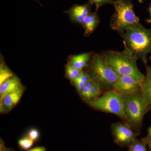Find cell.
<instances>
[{
    "label": "cell",
    "mask_w": 151,
    "mask_h": 151,
    "mask_svg": "<svg viewBox=\"0 0 151 151\" xmlns=\"http://www.w3.org/2000/svg\"><path fill=\"white\" fill-rule=\"evenodd\" d=\"M119 34L124 49L145 65L147 64V57L151 51V28H146L140 22Z\"/></svg>",
    "instance_id": "obj_1"
},
{
    "label": "cell",
    "mask_w": 151,
    "mask_h": 151,
    "mask_svg": "<svg viewBox=\"0 0 151 151\" xmlns=\"http://www.w3.org/2000/svg\"><path fill=\"white\" fill-rule=\"evenodd\" d=\"M100 54L105 64L120 77L130 76L140 81L145 78V75L138 68V60L126 49L122 51L105 50Z\"/></svg>",
    "instance_id": "obj_2"
},
{
    "label": "cell",
    "mask_w": 151,
    "mask_h": 151,
    "mask_svg": "<svg viewBox=\"0 0 151 151\" xmlns=\"http://www.w3.org/2000/svg\"><path fill=\"white\" fill-rule=\"evenodd\" d=\"M124 109V124L138 135L141 134L143 121L148 112L145 101L142 93L133 95H122Z\"/></svg>",
    "instance_id": "obj_3"
},
{
    "label": "cell",
    "mask_w": 151,
    "mask_h": 151,
    "mask_svg": "<svg viewBox=\"0 0 151 151\" xmlns=\"http://www.w3.org/2000/svg\"><path fill=\"white\" fill-rule=\"evenodd\" d=\"M86 68L90 79L104 92L113 89V84L120 77L105 64L100 53L93 52Z\"/></svg>",
    "instance_id": "obj_4"
},
{
    "label": "cell",
    "mask_w": 151,
    "mask_h": 151,
    "mask_svg": "<svg viewBox=\"0 0 151 151\" xmlns=\"http://www.w3.org/2000/svg\"><path fill=\"white\" fill-rule=\"evenodd\" d=\"M113 5L115 12L110 22L113 30L120 33L140 22L135 14L132 0H116Z\"/></svg>",
    "instance_id": "obj_5"
},
{
    "label": "cell",
    "mask_w": 151,
    "mask_h": 151,
    "mask_svg": "<svg viewBox=\"0 0 151 151\" xmlns=\"http://www.w3.org/2000/svg\"><path fill=\"white\" fill-rule=\"evenodd\" d=\"M91 107L105 113L118 116L123 121L124 109L122 95L114 89L103 92V95L88 103Z\"/></svg>",
    "instance_id": "obj_6"
},
{
    "label": "cell",
    "mask_w": 151,
    "mask_h": 151,
    "mask_svg": "<svg viewBox=\"0 0 151 151\" xmlns=\"http://www.w3.org/2000/svg\"><path fill=\"white\" fill-rule=\"evenodd\" d=\"M111 127L114 143L122 147H128L139 136L123 122L113 123Z\"/></svg>",
    "instance_id": "obj_7"
},
{
    "label": "cell",
    "mask_w": 151,
    "mask_h": 151,
    "mask_svg": "<svg viewBox=\"0 0 151 151\" xmlns=\"http://www.w3.org/2000/svg\"><path fill=\"white\" fill-rule=\"evenodd\" d=\"M140 80L130 76H121L114 83L113 89L121 95H133L140 93Z\"/></svg>",
    "instance_id": "obj_8"
},
{
    "label": "cell",
    "mask_w": 151,
    "mask_h": 151,
    "mask_svg": "<svg viewBox=\"0 0 151 151\" xmlns=\"http://www.w3.org/2000/svg\"><path fill=\"white\" fill-rule=\"evenodd\" d=\"M92 6L89 2L82 5H73L65 12L72 22L81 25L84 19L91 12Z\"/></svg>",
    "instance_id": "obj_9"
},
{
    "label": "cell",
    "mask_w": 151,
    "mask_h": 151,
    "mask_svg": "<svg viewBox=\"0 0 151 151\" xmlns=\"http://www.w3.org/2000/svg\"><path fill=\"white\" fill-rule=\"evenodd\" d=\"M146 75L141 81V91L145 101L148 111H151V66L145 65Z\"/></svg>",
    "instance_id": "obj_10"
},
{
    "label": "cell",
    "mask_w": 151,
    "mask_h": 151,
    "mask_svg": "<svg viewBox=\"0 0 151 151\" xmlns=\"http://www.w3.org/2000/svg\"><path fill=\"white\" fill-rule=\"evenodd\" d=\"M23 87L16 91L11 92L6 95L2 101L0 103L1 111H3L6 109L7 111H10L18 103L23 93Z\"/></svg>",
    "instance_id": "obj_11"
},
{
    "label": "cell",
    "mask_w": 151,
    "mask_h": 151,
    "mask_svg": "<svg viewBox=\"0 0 151 151\" xmlns=\"http://www.w3.org/2000/svg\"><path fill=\"white\" fill-rule=\"evenodd\" d=\"M100 21L97 12H90L81 24L84 30V36L87 37L91 35L99 25Z\"/></svg>",
    "instance_id": "obj_12"
},
{
    "label": "cell",
    "mask_w": 151,
    "mask_h": 151,
    "mask_svg": "<svg viewBox=\"0 0 151 151\" xmlns=\"http://www.w3.org/2000/svg\"><path fill=\"white\" fill-rule=\"evenodd\" d=\"M22 87L20 81L16 76H13L3 82L0 85V103L2 101L6 95Z\"/></svg>",
    "instance_id": "obj_13"
},
{
    "label": "cell",
    "mask_w": 151,
    "mask_h": 151,
    "mask_svg": "<svg viewBox=\"0 0 151 151\" xmlns=\"http://www.w3.org/2000/svg\"><path fill=\"white\" fill-rule=\"evenodd\" d=\"M92 52H85L69 57L68 63L80 70H83L89 63Z\"/></svg>",
    "instance_id": "obj_14"
},
{
    "label": "cell",
    "mask_w": 151,
    "mask_h": 151,
    "mask_svg": "<svg viewBox=\"0 0 151 151\" xmlns=\"http://www.w3.org/2000/svg\"><path fill=\"white\" fill-rule=\"evenodd\" d=\"M90 79V77L87 71L83 70L81 71V73L72 81V82L73 85L75 86L76 90L79 93L84 88L86 83Z\"/></svg>",
    "instance_id": "obj_15"
},
{
    "label": "cell",
    "mask_w": 151,
    "mask_h": 151,
    "mask_svg": "<svg viewBox=\"0 0 151 151\" xmlns=\"http://www.w3.org/2000/svg\"><path fill=\"white\" fill-rule=\"evenodd\" d=\"M147 146L144 141L137 138L127 147L129 151H147Z\"/></svg>",
    "instance_id": "obj_16"
},
{
    "label": "cell",
    "mask_w": 151,
    "mask_h": 151,
    "mask_svg": "<svg viewBox=\"0 0 151 151\" xmlns=\"http://www.w3.org/2000/svg\"><path fill=\"white\" fill-rule=\"evenodd\" d=\"M103 92H104L101 89L100 86L95 83L89 91L86 101L89 103L92 100L97 99L98 97H100L101 94L103 93Z\"/></svg>",
    "instance_id": "obj_17"
},
{
    "label": "cell",
    "mask_w": 151,
    "mask_h": 151,
    "mask_svg": "<svg viewBox=\"0 0 151 151\" xmlns=\"http://www.w3.org/2000/svg\"><path fill=\"white\" fill-rule=\"evenodd\" d=\"M82 70H80L73 67L72 65L68 63L65 68V73L68 79L72 81L80 73Z\"/></svg>",
    "instance_id": "obj_18"
},
{
    "label": "cell",
    "mask_w": 151,
    "mask_h": 151,
    "mask_svg": "<svg viewBox=\"0 0 151 151\" xmlns=\"http://www.w3.org/2000/svg\"><path fill=\"white\" fill-rule=\"evenodd\" d=\"M13 76H14V75L12 72L7 67L1 64L0 69V85Z\"/></svg>",
    "instance_id": "obj_19"
},
{
    "label": "cell",
    "mask_w": 151,
    "mask_h": 151,
    "mask_svg": "<svg viewBox=\"0 0 151 151\" xmlns=\"http://www.w3.org/2000/svg\"><path fill=\"white\" fill-rule=\"evenodd\" d=\"M34 142L28 137H24L20 139L18 141L19 147L24 150H28L32 147Z\"/></svg>",
    "instance_id": "obj_20"
},
{
    "label": "cell",
    "mask_w": 151,
    "mask_h": 151,
    "mask_svg": "<svg viewBox=\"0 0 151 151\" xmlns=\"http://www.w3.org/2000/svg\"><path fill=\"white\" fill-rule=\"evenodd\" d=\"M95 83L92 80L90 79L88 82L86 83V85L84 86V88L81 90V92H79L80 96L83 100L86 101L87 96L89 94V91H90L92 87L94 86Z\"/></svg>",
    "instance_id": "obj_21"
},
{
    "label": "cell",
    "mask_w": 151,
    "mask_h": 151,
    "mask_svg": "<svg viewBox=\"0 0 151 151\" xmlns=\"http://www.w3.org/2000/svg\"><path fill=\"white\" fill-rule=\"evenodd\" d=\"M114 1L113 0H88V2L92 5H95L96 8L95 12H97L101 7L105 5L108 4L113 5Z\"/></svg>",
    "instance_id": "obj_22"
},
{
    "label": "cell",
    "mask_w": 151,
    "mask_h": 151,
    "mask_svg": "<svg viewBox=\"0 0 151 151\" xmlns=\"http://www.w3.org/2000/svg\"><path fill=\"white\" fill-rule=\"evenodd\" d=\"M28 137L34 142L37 141L40 138L39 132L36 129H31L28 133Z\"/></svg>",
    "instance_id": "obj_23"
},
{
    "label": "cell",
    "mask_w": 151,
    "mask_h": 151,
    "mask_svg": "<svg viewBox=\"0 0 151 151\" xmlns=\"http://www.w3.org/2000/svg\"><path fill=\"white\" fill-rule=\"evenodd\" d=\"M141 139L144 141L147 144L149 148V151H151V137L147 138L146 137L142 138Z\"/></svg>",
    "instance_id": "obj_24"
},
{
    "label": "cell",
    "mask_w": 151,
    "mask_h": 151,
    "mask_svg": "<svg viewBox=\"0 0 151 151\" xmlns=\"http://www.w3.org/2000/svg\"><path fill=\"white\" fill-rule=\"evenodd\" d=\"M27 151H46V149L43 146H40L30 149Z\"/></svg>",
    "instance_id": "obj_25"
},
{
    "label": "cell",
    "mask_w": 151,
    "mask_h": 151,
    "mask_svg": "<svg viewBox=\"0 0 151 151\" xmlns=\"http://www.w3.org/2000/svg\"><path fill=\"white\" fill-rule=\"evenodd\" d=\"M0 151H14L13 150H11V149L6 148L4 146V144H3L2 142H1V150Z\"/></svg>",
    "instance_id": "obj_26"
},
{
    "label": "cell",
    "mask_w": 151,
    "mask_h": 151,
    "mask_svg": "<svg viewBox=\"0 0 151 151\" xmlns=\"http://www.w3.org/2000/svg\"><path fill=\"white\" fill-rule=\"evenodd\" d=\"M148 11L150 15V18H149V19H146L145 21L147 23H148L151 24V3L150 5V7H149L148 8Z\"/></svg>",
    "instance_id": "obj_27"
},
{
    "label": "cell",
    "mask_w": 151,
    "mask_h": 151,
    "mask_svg": "<svg viewBox=\"0 0 151 151\" xmlns=\"http://www.w3.org/2000/svg\"><path fill=\"white\" fill-rule=\"evenodd\" d=\"M147 132V136L146 137H151V126L148 129Z\"/></svg>",
    "instance_id": "obj_28"
},
{
    "label": "cell",
    "mask_w": 151,
    "mask_h": 151,
    "mask_svg": "<svg viewBox=\"0 0 151 151\" xmlns=\"http://www.w3.org/2000/svg\"><path fill=\"white\" fill-rule=\"evenodd\" d=\"M138 1L139 2V3L142 4V3L143 2V1H144V0H138Z\"/></svg>",
    "instance_id": "obj_29"
},
{
    "label": "cell",
    "mask_w": 151,
    "mask_h": 151,
    "mask_svg": "<svg viewBox=\"0 0 151 151\" xmlns=\"http://www.w3.org/2000/svg\"><path fill=\"white\" fill-rule=\"evenodd\" d=\"M150 57H149V59H150V61H151V51L150 52Z\"/></svg>",
    "instance_id": "obj_30"
},
{
    "label": "cell",
    "mask_w": 151,
    "mask_h": 151,
    "mask_svg": "<svg viewBox=\"0 0 151 151\" xmlns=\"http://www.w3.org/2000/svg\"><path fill=\"white\" fill-rule=\"evenodd\" d=\"M36 1H37V2H38L39 3V1H37V0H36Z\"/></svg>",
    "instance_id": "obj_31"
},
{
    "label": "cell",
    "mask_w": 151,
    "mask_h": 151,
    "mask_svg": "<svg viewBox=\"0 0 151 151\" xmlns=\"http://www.w3.org/2000/svg\"></svg>",
    "instance_id": "obj_32"
}]
</instances>
